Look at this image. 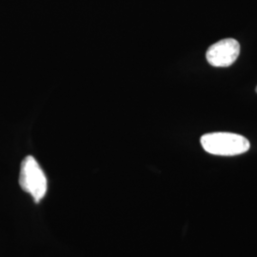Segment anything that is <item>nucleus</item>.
<instances>
[{
  "mask_svg": "<svg viewBox=\"0 0 257 257\" xmlns=\"http://www.w3.org/2000/svg\"><path fill=\"white\" fill-rule=\"evenodd\" d=\"M203 149L214 156H238L248 152L250 148L246 138L231 133H211L200 139Z\"/></svg>",
  "mask_w": 257,
  "mask_h": 257,
  "instance_id": "1",
  "label": "nucleus"
},
{
  "mask_svg": "<svg viewBox=\"0 0 257 257\" xmlns=\"http://www.w3.org/2000/svg\"><path fill=\"white\" fill-rule=\"evenodd\" d=\"M19 185L24 192L33 196L36 202L44 198L48 190V181L43 170L34 156H26L23 159L20 167Z\"/></svg>",
  "mask_w": 257,
  "mask_h": 257,
  "instance_id": "2",
  "label": "nucleus"
},
{
  "mask_svg": "<svg viewBox=\"0 0 257 257\" xmlns=\"http://www.w3.org/2000/svg\"><path fill=\"white\" fill-rule=\"evenodd\" d=\"M239 53L238 41L227 38L211 45L207 51L206 57L208 62L213 67H229L235 62Z\"/></svg>",
  "mask_w": 257,
  "mask_h": 257,
  "instance_id": "3",
  "label": "nucleus"
},
{
  "mask_svg": "<svg viewBox=\"0 0 257 257\" xmlns=\"http://www.w3.org/2000/svg\"><path fill=\"white\" fill-rule=\"evenodd\" d=\"M256 92H257V87H256Z\"/></svg>",
  "mask_w": 257,
  "mask_h": 257,
  "instance_id": "4",
  "label": "nucleus"
}]
</instances>
